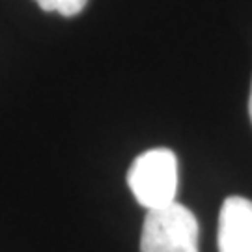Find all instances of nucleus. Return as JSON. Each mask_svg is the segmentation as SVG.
<instances>
[{
    "instance_id": "1",
    "label": "nucleus",
    "mask_w": 252,
    "mask_h": 252,
    "mask_svg": "<svg viewBox=\"0 0 252 252\" xmlns=\"http://www.w3.org/2000/svg\"><path fill=\"white\" fill-rule=\"evenodd\" d=\"M178 183V157L168 148H153L140 153L127 172L129 189L148 211L174 204Z\"/></svg>"
},
{
    "instance_id": "2",
    "label": "nucleus",
    "mask_w": 252,
    "mask_h": 252,
    "mask_svg": "<svg viewBox=\"0 0 252 252\" xmlns=\"http://www.w3.org/2000/svg\"><path fill=\"white\" fill-rule=\"evenodd\" d=\"M140 252H198V220L194 213L178 202L148 211Z\"/></svg>"
},
{
    "instance_id": "3",
    "label": "nucleus",
    "mask_w": 252,
    "mask_h": 252,
    "mask_svg": "<svg viewBox=\"0 0 252 252\" xmlns=\"http://www.w3.org/2000/svg\"><path fill=\"white\" fill-rule=\"evenodd\" d=\"M219 252H252V200L230 196L219 213Z\"/></svg>"
},
{
    "instance_id": "4",
    "label": "nucleus",
    "mask_w": 252,
    "mask_h": 252,
    "mask_svg": "<svg viewBox=\"0 0 252 252\" xmlns=\"http://www.w3.org/2000/svg\"><path fill=\"white\" fill-rule=\"evenodd\" d=\"M43 11H56L63 17H73L81 13L88 0H36Z\"/></svg>"
},
{
    "instance_id": "5",
    "label": "nucleus",
    "mask_w": 252,
    "mask_h": 252,
    "mask_svg": "<svg viewBox=\"0 0 252 252\" xmlns=\"http://www.w3.org/2000/svg\"><path fill=\"white\" fill-rule=\"evenodd\" d=\"M249 114H251V122H252V86H251V99H249Z\"/></svg>"
}]
</instances>
